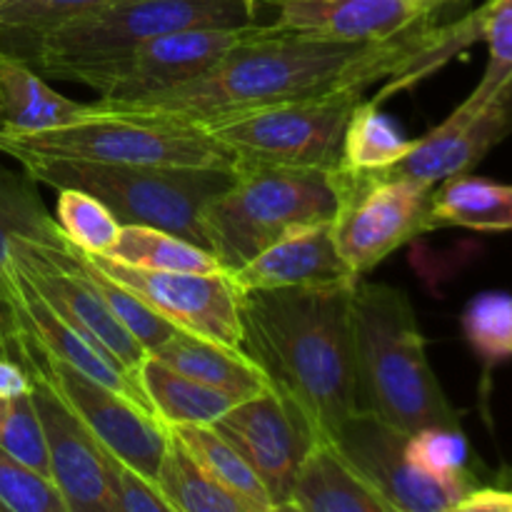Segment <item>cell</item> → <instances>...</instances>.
<instances>
[{"instance_id": "cell-13", "label": "cell", "mask_w": 512, "mask_h": 512, "mask_svg": "<svg viewBox=\"0 0 512 512\" xmlns=\"http://www.w3.org/2000/svg\"><path fill=\"white\" fill-rule=\"evenodd\" d=\"M263 480L273 505L293 500L295 480L323 435L280 390L240 400L213 425Z\"/></svg>"}, {"instance_id": "cell-16", "label": "cell", "mask_w": 512, "mask_h": 512, "mask_svg": "<svg viewBox=\"0 0 512 512\" xmlns=\"http://www.w3.org/2000/svg\"><path fill=\"white\" fill-rule=\"evenodd\" d=\"M23 368L30 375V395L43 423L50 480L63 495L68 512H118L108 450L75 418L38 368Z\"/></svg>"}, {"instance_id": "cell-26", "label": "cell", "mask_w": 512, "mask_h": 512, "mask_svg": "<svg viewBox=\"0 0 512 512\" xmlns=\"http://www.w3.org/2000/svg\"><path fill=\"white\" fill-rule=\"evenodd\" d=\"M135 375L143 393L148 395L150 408L163 425H215L233 405L240 403L235 395L165 368L148 353L140 360Z\"/></svg>"}, {"instance_id": "cell-15", "label": "cell", "mask_w": 512, "mask_h": 512, "mask_svg": "<svg viewBox=\"0 0 512 512\" xmlns=\"http://www.w3.org/2000/svg\"><path fill=\"white\" fill-rule=\"evenodd\" d=\"M63 248H48L33 240L15 238L10 243V265L33 285L35 293L60 318L68 320L100 348L108 350L125 370L135 373L140 360L145 358L143 345L115 320L103 298L75 270Z\"/></svg>"}, {"instance_id": "cell-19", "label": "cell", "mask_w": 512, "mask_h": 512, "mask_svg": "<svg viewBox=\"0 0 512 512\" xmlns=\"http://www.w3.org/2000/svg\"><path fill=\"white\" fill-rule=\"evenodd\" d=\"M13 270V300H10V318L40 345L48 355H53L60 363L70 365L78 373L88 375L95 383L105 385V388L115 390L123 398L133 400L140 408L150 410L148 395L143 393L138 383V375L125 370L113 355L105 348H100L98 343L88 338V335L80 333L78 328L68 323L65 318H60L43 298L33 290V285L18 273V270L10 265ZM155 415V413H153ZM158 418V415H155Z\"/></svg>"}, {"instance_id": "cell-32", "label": "cell", "mask_w": 512, "mask_h": 512, "mask_svg": "<svg viewBox=\"0 0 512 512\" xmlns=\"http://www.w3.org/2000/svg\"><path fill=\"white\" fill-rule=\"evenodd\" d=\"M63 250L70 258V263L75 265V270H78V273L88 280L90 288L103 298V303L108 305V310L115 315V320L143 345L145 353L158 348L160 343H165V340L178 330L173 323L160 318L150 305H145L138 295H133L128 288H123L120 283L110 280L108 275L90 260V255L83 253L80 248H75L70 240Z\"/></svg>"}, {"instance_id": "cell-6", "label": "cell", "mask_w": 512, "mask_h": 512, "mask_svg": "<svg viewBox=\"0 0 512 512\" xmlns=\"http://www.w3.org/2000/svg\"><path fill=\"white\" fill-rule=\"evenodd\" d=\"M0 153L13 160L65 158L93 163L208 168L235 173L238 158L203 125L145 118L88 103L83 118L45 133L0 130Z\"/></svg>"}, {"instance_id": "cell-20", "label": "cell", "mask_w": 512, "mask_h": 512, "mask_svg": "<svg viewBox=\"0 0 512 512\" xmlns=\"http://www.w3.org/2000/svg\"><path fill=\"white\" fill-rule=\"evenodd\" d=\"M238 290L303 288V285L358 283L330 235V223L303 225L228 273Z\"/></svg>"}, {"instance_id": "cell-14", "label": "cell", "mask_w": 512, "mask_h": 512, "mask_svg": "<svg viewBox=\"0 0 512 512\" xmlns=\"http://www.w3.org/2000/svg\"><path fill=\"white\" fill-rule=\"evenodd\" d=\"M90 260L178 330L243 350L240 293L228 273H160L130 268L105 255H90Z\"/></svg>"}, {"instance_id": "cell-38", "label": "cell", "mask_w": 512, "mask_h": 512, "mask_svg": "<svg viewBox=\"0 0 512 512\" xmlns=\"http://www.w3.org/2000/svg\"><path fill=\"white\" fill-rule=\"evenodd\" d=\"M0 505L5 512H68L55 483L0 448Z\"/></svg>"}, {"instance_id": "cell-36", "label": "cell", "mask_w": 512, "mask_h": 512, "mask_svg": "<svg viewBox=\"0 0 512 512\" xmlns=\"http://www.w3.org/2000/svg\"><path fill=\"white\" fill-rule=\"evenodd\" d=\"M0 448L50 478L48 445H45L43 423L35 410L33 395L0 398Z\"/></svg>"}, {"instance_id": "cell-44", "label": "cell", "mask_w": 512, "mask_h": 512, "mask_svg": "<svg viewBox=\"0 0 512 512\" xmlns=\"http://www.w3.org/2000/svg\"><path fill=\"white\" fill-rule=\"evenodd\" d=\"M0 512H5V508H3V505H0Z\"/></svg>"}, {"instance_id": "cell-43", "label": "cell", "mask_w": 512, "mask_h": 512, "mask_svg": "<svg viewBox=\"0 0 512 512\" xmlns=\"http://www.w3.org/2000/svg\"><path fill=\"white\" fill-rule=\"evenodd\" d=\"M238 3H243L245 8H250V10H253V13H258V8H260L258 0H238Z\"/></svg>"}, {"instance_id": "cell-11", "label": "cell", "mask_w": 512, "mask_h": 512, "mask_svg": "<svg viewBox=\"0 0 512 512\" xmlns=\"http://www.w3.org/2000/svg\"><path fill=\"white\" fill-rule=\"evenodd\" d=\"M258 25L260 23L240 25V28H188L160 35L120 58L75 70L68 75V83L88 85L98 90L100 100H108V103L145 98V95L160 93V90L203 75L235 45L248 40L258 30Z\"/></svg>"}, {"instance_id": "cell-3", "label": "cell", "mask_w": 512, "mask_h": 512, "mask_svg": "<svg viewBox=\"0 0 512 512\" xmlns=\"http://www.w3.org/2000/svg\"><path fill=\"white\" fill-rule=\"evenodd\" d=\"M353 343L363 413H373L405 435L423 428H460V410L450 403L430 365L423 330L405 290L358 280Z\"/></svg>"}, {"instance_id": "cell-40", "label": "cell", "mask_w": 512, "mask_h": 512, "mask_svg": "<svg viewBox=\"0 0 512 512\" xmlns=\"http://www.w3.org/2000/svg\"><path fill=\"white\" fill-rule=\"evenodd\" d=\"M443 512H512V490L473 488Z\"/></svg>"}, {"instance_id": "cell-7", "label": "cell", "mask_w": 512, "mask_h": 512, "mask_svg": "<svg viewBox=\"0 0 512 512\" xmlns=\"http://www.w3.org/2000/svg\"><path fill=\"white\" fill-rule=\"evenodd\" d=\"M253 23H258V13L238 0H125L48 30L25 60L40 75L68 80L70 73L85 65L120 58L160 35Z\"/></svg>"}, {"instance_id": "cell-1", "label": "cell", "mask_w": 512, "mask_h": 512, "mask_svg": "<svg viewBox=\"0 0 512 512\" xmlns=\"http://www.w3.org/2000/svg\"><path fill=\"white\" fill-rule=\"evenodd\" d=\"M440 45V28L423 23L385 43H335L293 33H270L258 25L248 40L203 75L160 93L100 105L145 118L205 125L288 100L358 90L373 83H408Z\"/></svg>"}, {"instance_id": "cell-10", "label": "cell", "mask_w": 512, "mask_h": 512, "mask_svg": "<svg viewBox=\"0 0 512 512\" xmlns=\"http://www.w3.org/2000/svg\"><path fill=\"white\" fill-rule=\"evenodd\" d=\"M10 323H13L8 345L10 358L18 360L20 365L38 368L50 380L55 393L63 398V403L73 410L75 418L115 460L155 483L168 450L165 425L150 410L140 408L133 400L55 360L13 318Z\"/></svg>"}, {"instance_id": "cell-21", "label": "cell", "mask_w": 512, "mask_h": 512, "mask_svg": "<svg viewBox=\"0 0 512 512\" xmlns=\"http://www.w3.org/2000/svg\"><path fill=\"white\" fill-rule=\"evenodd\" d=\"M148 355L185 378L198 380L240 400L255 398L273 388L263 368L253 358H248L245 350L228 348V345L213 343L185 330H175Z\"/></svg>"}, {"instance_id": "cell-2", "label": "cell", "mask_w": 512, "mask_h": 512, "mask_svg": "<svg viewBox=\"0 0 512 512\" xmlns=\"http://www.w3.org/2000/svg\"><path fill=\"white\" fill-rule=\"evenodd\" d=\"M355 285L238 290L243 350L323 438L363 413L353 343Z\"/></svg>"}, {"instance_id": "cell-4", "label": "cell", "mask_w": 512, "mask_h": 512, "mask_svg": "<svg viewBox=\"0 0 512 512\" xmlns=\"http://www.w3.org/2000/svg\"><path fill=\"white\" fill-rule=\"evenodd\" d=\"M18 163L35 183L93 195L120 225L168 230L193 240L200 248H205L203 213L235 178V173L228 170L155 168L65 158H23Z\"/></svg>"}, {"instance_id": "cell-37", "label": "cell", "mask_w": 512, "mask_h": 512, "mask_svg": "<svg viewBox=\"0 0 512 512\" xmlns=\"http://www.w3.org/2000/svg\"><path fill=\"white\" fill-rule=\"evenodd\" d=\"M405 455L415 468L435 478H463L470 473V443L463 428H423L408 435Z\"/></svg>"}, {"instance_id": "cell-24", "label": "cell", "mask_w": 512, "mask_h": 512, "mask_svg": "<svg viewBox=\"0 0 512 512\" xmlns=\"http://www.w3.org/2000/svg\"><path fill=\"white\" fill-rule=\"evenodd\" d=\"M15 238L33 240L48 248H63L68 235L48 213L28 173H13L0 165V308L10 313L13 300V270L10 243Z\"/></svg>"}, {"instance_id": "cell-25", "label": "cell", "mask_w": 512, "mask_h": 512, "mask_svg": "<svg viewBox=\"0 0 512 512\" xmlns=\"http://www.w3.org/2000/svg\"><path fill=\"white\" fill-rule=\"evenodd\" d=\"M440 228L512 233V185L470 173L443 180L428 210V230Z\"/></svg>"}, {"instance_id": "cell-22", "label": "cell", "mask_w": 512, "mask_h": 512, "mask_svg": "<svg viewBox=\"0 0 512 512\" xmlns=\"http://www.w3.org/2000/svg\"><path fill=\"white\" fill-rule=\"evenodd\" d=\"M85 108L50 88L28 60L0 53V130L45 133L75 123Z\"/></svg>"}, {"instance_id": "cell-42", "label": "cell", "mask_w": 512, "mask_h": 512, "mask_svg": "<svg viewBox=\"0 0 512 512\" xmlns=\"http://www.w3.org/2000/svg\"><path fill=\"white\" fill-rule=\"evenodd\" d=\"M10 330H13V323H10V313H8V310L0 308V355H8Z\"/></svg>"}, {"instance_id": "cell-34", "label": "cell", "mask_w": 512, "mask_h": 512, "mask_svg": "<svg viewBox=\"0 0 512 512\" xmlns=\"http://www.w3.org/2000/svg\"><path fill=\"white\" fill-rule=\"evenodd\" d=\"M55 220L70 243L88 255L108 253L123 228L100 200L83 190H58Z\"/></svg>"}, {"instance_id": "cell-8", "label": "cell", "mask_w": 512, "mask_h": 512, "mask_svg": "<svg viewBox=\"0 0 512 512\" xmlns=\"http://www.w3.org/2000/svg\"><path fill=\"white\" fill-rule=\"evenodd\" d=\"M360 100L358 90H340L230 115L203 128L238 158V165L333 170L343 155L345 125Z\"/></svg>"}, {"instance_id": "cell-27", "label": "cell", "mask_w": 512, "mask_h": 512, "mask_svg": "<svg viewBox=\"0 0 512 512\" xmlns=\"http://www.w3.org/2000/svg\"><path fill=\"white\" fill-rule=\"evenodd\" d=\"M105 258L130 268L160 270V273H225L210 250L200 248L193 240L148 225H123Z\"/></svg>"}, {"instance_id": "cell-9", "label": "cell", "mask_w": 512, "mask_h": 512, "mask_svg": "<svg viewBox=\"0 0 512 512\" xmlns=\"http://www.w3.org/2000/svg\"><path fill=\"white\" fill-rule=\"evenodd\" d=\"M338 210L330 235L358 280L410 240L430 233L428 210L435 185L390 178L378 170H348L338 163Z\"/></svg>"}, {"instance_id": "cell-18", "label": "cell", "mask_w": 512, "mask_h": 512, "mask_svg": "<svg viewBox=\"0 0 512 512\" xmlns=\"http://www.w3.org/2000/svg\"><path fill=\"white\" fill-rule=\"evenodd\" d=\"M508 135H512V78L478 108L460 103L438 128L415 138L400 163L378 173L438 185L470 173Z\"/></svg>"}, {"instance_id": "cell-41", "label": "cell", "mask_w": 512, "mask_h": 512, "mask_svg": "<svg viewBox=\"0 0 512 512\" xmlns=\"http://www.w3.org/2000/svg\"><path fill=\"white\" fill-rule=\"evenodd\" d=\"M33 390L30 375L23 365L10 355H0V398H18Z\"/></svg>"}, {"instance_id": "cell-28", "label": "cell", "mask_w": 512, "mask_h": 512, "mask_svg": "<svg viewBox=\"0 0 512 512\" xmlns=\"http://www.w3.org/2000/svg\"><path fill=\"white\" fill-rule=\"evenodd\" d=\"M165 430L205 473L213 475L235 495L253 503L255 508L270 512L273 500H270L263 480L213 425H165Z\"/></svg>"}, {"instance_id": "cell-12", "label": "cell", "mask_w": 512, "mask_h": 512, "mask_svg": "<svg viewBox=\"0 0 512 512\" xmlns=\"http://www.w3.org/2000/svg\"><path fill=\"white\" fill-rule=\"evenodd\" d=\"M325 440L398 512H443L478 488L475 475L435 478L415 468L405 455L408 435L373 413L355 415Z\"/></svg>"}, {"instance_id": "cell-39", "label": "cell", "mask_w": 512, "mask_h": 512, "mask_svg": "<svg viewBox=\"0 0 512 512\" xmlns=\"http://www.w3.org/2000/svg\"><path fill=\"white\" fill-rule=\"evenodd\" d=\"M110 460V478H113V493L118 512H180L163 495V490L155 483L145 480L128 465L115 460L108 453Z\"/></svg>"}, {"instance_id": "cell-35", "label": "cell", "mask_w": 512, "mask_h": 512, "mask_svg": "<svg viewBox=\"0 0 512 512\" xmlns=\"http://www.w3.org/2000/svg\"><path fill=\"white\" fill-rule=\"evenodd\" d=\"M483 13V40L488 43V65L473 93L463 100L468 108L488 103L512 78V0H488Z\"/></svg>"}, {"instance_id": "cell-5", "label": "cell", "mask_w": 512, "mask_h": 512, "mask_svg": "<svg viewBox=\"0 0 512 512\" xmlns=\"http://www.w3.org/2000/svg\"><path fill=\"white\" fill-rule=\"evenodd\" d=\"M335 168L238 165L230 188L203 213L205 248L233 273L290 230L330 223L338 210Z\"/></svg>"}, {"instance_id": "cell-30", "label": "cell", "mask_w": 512, "mask_h": 512, "mask_svg": "<svg viewBox=\"0 0 512 512\" xmlns=\"http://www.w3.org/2000/svg\"><path fill=\"white\" fill-rule=\"evenodd\" d=\"M118 3L125 0H0V53L25 60L48 30Z\"/></svg>"}, {"instance_id": "cell-33", "label": "cell", "mask_w": 512, "mask_h": 512, "mask_svg": "<svg viewBox=\"0 0 512 512\" xmlns=\"http://www.w3.org/2000/svg\"><path fill=\"white\" fill-rule=\"evenodd\" d=\"M463 335L485 368L512 358V293L488 290L465 305Z\"/></svg>"}, {"instance_id": "cell-31", "label": "cell", "mask_w": 512, "mask_h": 512, "mask_svg": "<svg viewBox=\"0 0 512 512\" xmlns=\"http://www.w3.org/2000/svg\"><path fill=\"white\" fill-rule=\"evenodd\" d=\"M415 140L380 110L375 100H360L350 115L343 135L340 165L348 170H385L410 153Z\"/></svg>"}, {"instance_id": "cell-17", "label": "cell", "mask_w": 512, "mask_h": 512, "mask_svg": "<svg viewBox=\"0 0 512 512\" xmlns=\"http://www.w3.org/2000/svg\"><path fill=\"white\" fill-rule=\"evenodd\" d=\"M460 0H265L275 10L270 33L335 43H385L433 20Z\"/></svg>"}, {"instance_id": "cell-23", "label": "cell", "mask_w": 512, "mask_h": 512, "mask_svg": "<svg viewBox=\"0 0 512 512\" xmlns=\"http://www.w3.org/2000/svg\"><path fill=\"white\" fill-rule=\"evenodd\" d=\"M293 500L308 512H398L325 438L305 458Z\"/></svg>"}, {"instance_id": "cell-29", "label": "cell", "mask_w": 512, "mask_h": 512, "mask_svg": "<svg viewBox=\"0 0 512 512\" xmlns=\"http://www.w3.org/2000/svg\"><path fill=\"white\" fill-rule=\"evenodd\" d=\"M155 485L180 512H265L205 473L170 435Z\"/></svg>"}]
</instances>
